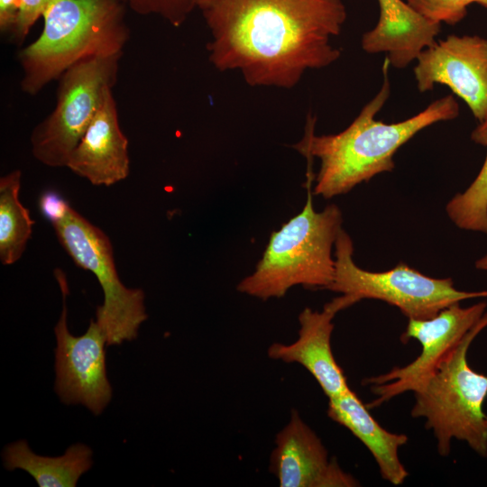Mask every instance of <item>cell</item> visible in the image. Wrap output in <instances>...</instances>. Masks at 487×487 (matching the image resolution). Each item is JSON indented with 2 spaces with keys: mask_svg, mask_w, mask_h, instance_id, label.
<instances>
[{
  "mask_svg": "<svg viewBox=\"0 0 487 487\" xmlns=\"http://www.w3.org/2000/svg\"><path fill=\"white\" fill-rule=\"evenodd\" d=\"M51 223L60 245L75 264L92 272L102 288L104 302L96 308V322L106 336V345L134 340L139 327L148 318L144 293L121 281L108 236L69 204Z\"/></svg>",
  "mask_w": 487,
  "mask_h": 487,
  "instance_id": "6",
  "label": "cell"
},
{
  "mask_svg": "<svg viewBox=\"0 0 487 487\" xmlns=\"http://www.w3.org/2000/svg\"><path fill=\"white\" fill-rule=\"evenodd\" d=\"M53 0H21V6L12 32L16 43L23 41L40 16H43Z\"/></svg>",
  "mask_w": 487,
  "mask_h": 487,
  "instance_id": "22",
  "label": "cell"
},
{
  "mask_svg": "<svg viewBox=\"0 0 487 487\" xmlns=\"http://www.w3.org/2000/svg\"><path fill=\"white\" fill-rule=\"evenodd\" d=\"M22 172L13 170L0 179V261L16 262L32 237L34 221L20 199Z\"/></svg>",
  "mask_w": 487,
  "mask_h": 487,
  "instance_id": "18",
  "label": "cell"
},
{
  "mask_svg": "<svg viewBox=\"0 0 487 487\" xmlns=\"http://www.w3.org/2000/svg\"><path fill=\"white\" fill-rule=\"evenodd\" d=\"M475 268L487 272V253L475 262Z\"/></svg>",
  "mask_w": 487,
  "mask_h": 487,
  "instance_id": "25",
  "label": "cell"
},
{
  "mask_svg": "<svg viewBox=\"0 0 487 487\" xmlns=\"http://www.w3.org/2000/svg\"><path fill=\"white\" fill-rule=\"evenodd\" d=\"M353 253V241L342 228L335 244V271L328 289L358 301L373 299L387 302L409 319H428L462 300L487 297V290H459L452 279L431 278L405 263L386 271H365L354 263Z\"/></svg>",
  "mask_w": 487,
  "mask_h": 487,
  "instance_id": "7",
  "label": "cell"
},
{
  "mask_svg": "<svg viewBox=\"0 0 487 487\" xmlns=\"http://www.w3.org/2000/svg\"><path fill=\"white\" fill-rule=\"evenodd\" d=\"M327 415L368 448L384 480L393 485L405 482L409 473L400 462L399 450L408 442L406 435L384 429L351 389L328 399Z\"/></svg>",
  "mask_w": 487,
  "mask_h": 487,
  "instance_id": "16",
  "label": "cell"
},
{
  "mask_svg": "<svg viewBox=\"0 0 487 487\" xmlns=\"http://www.w3.org/2000/svg\"><path fill=\"white\" fill-rule=\"evenodd\" d=\"M390 63L385 58L383 82L379 92L342 132L314 133V121L307 122L303 138L292 147L307 160L317 158L318 172L314 194L325 198L345 194L362 182L394 169L396 152L421 130L459 115V105L452 95L440 97L424 110L397 123H384L376 115L391 93Z\"/></svg>",
  "mask_w": 487,
  "mask_h": 487,
  "instance_id": "2",
  "label": "cell"
},
{
  "mask_svg": "<svg viewBox=\"0 0 487 487\" xmlns=\"http://www.w3.org/2000/svg\"><path fill=\"white\" fill-rule=\"evenodd\" d=\"M21 6V0H0V29L13 32Z\"/></svg>",
  "mask_w": 487,
  "mask_h": 487,
  "instance_id": "24",
  "label": "cell"
},
{
  "mask_svg": "<svg viewBox=\"0 0 487 487\" xmlns=\"http://www.w3.org/2000/svg\"><path fill=\"white\" fill-rule=\"evenodd\" d=\"M357 302L355 298L341 294L325 304L321 311L304 308L299 316V329L296 341L289 345H271L268 356L302 365L328 399L349 391L346 377L332 352L331 335L335 316Z\"/></svg>",
  "mask_w": 487,
  "mask_h": 487,
  "instance_id": "13",
  "label": "cell"
},
{
  "mask_svg": "<svg viewBox=\"0 0 487 487\" xmlns=\"http://www.w3.org/2000/svg\"><path fill=\"white\" fill-rule=\"evenodd\" d=\"M416 60L414 76L419 92L445 85L478 122L487 115V39L448 35L423 50Z\"/></svg>",
  "mask_w": 487,
  "mask_h": 487,
  "instance_id": "11",
  "label": "cell"
},
{
  "mask_svg": "<svg viewBox=\"0 0 487 487\" xmlns=\"http://www.w3.org/2000/svg\"><path fill=\"white\" fill-rule=\"evenodd\" d=\"M308 167V196L301 212L271 234L267 246L253 272L244 278L236 289L267 300L285 296L292 287L328 289L335 271L332 256L343 216L340 208L330 204L317 212L313 207Z\"/></svg>",
  "mask_w": 487,
  "mask_h": 487,
  "instance_id": "4",
  "label": "cell"
},
{
  "mask_svg": "<svg viewBox=\"0 0 487 487\" xmlns=\"http://www.w3.org/2000/svg\"><path fill=\"white\" fill-rule=\"evenodd\" d=\"M486 302L470 307L459 303L441 310L428 319H409L400 336L406 343L415 339L421 345V353L409 364L394 367L384 374L367 378L363 383L370 384L376 398L367 405L373 409L407 391L419 390L466 335L482 319Z\"/></svg>",
  "mask_w": 487,
  "mask_h": 487,
  "instance_id": "9",
  "label": "cell"
},
{
  "mask_svg": "<svg viewBox=\"0 0 487 487\" xmlns=\"http://www.w3.org/2000/svg\"><path fill=\"white\" fill-rule=\"evenodd\" d=\"M54 275L63 301L62 311L54 328L57 340L54 390L64 404H81L94 415H99L113 394L106 374V336L94 319L90 320L84 335L74 336L70 334L67 325L68 283L62 271L56 269Z\"/></svg>",
  "mask_w": 487,
  "mask_h": 487,
  "instance_id": "10",
  "label": "cell"
},
{
  "mask_svg": "<svg viewBox=\"0 0 487 487\" xmlns=\"http://www.w3.org/2000/svg\"><path fill=\"white\" fill-rule=\"evenodd\" d=\"M421 17L436 23L455 25L467 14L472 0H405Z\"/></svg>",
  "mask_w": 487,
  "mask_h": 487,
  "instance_id": "21",
  "label": "cell"
},
{
  "mask_svg": "<svg viewBox=\"0 0 487 487\" xmlns=\"http://www.w3.org/2000/svg\"><path fill=\"white\" fill-rule=\"evenodd\" d=\"M112 88L106 90L100 107L67 164L95 186H112L130 172L128 139L119 125Z\"/></svg>",
  "mask_w": 487,
  "mask_h": 487,
  "instance_id": "14",
  "label": "cell"
},
{
  "mask_svg": "<svg viewBox=\"0 0 487 487\" xmlns=\"http://www.w3.org/2000/svg\"><path fill=\"white\" fill-rule=\"evenodd\" d=\"M122 54L84 60L59 78L53 111L31 133L33 157L49 167H67L102 103L115 85Z\"/></svg>",
  "mask_w": 487,
  "mask_h": 487,
  "instance_id": "8",
  "label": "cell"
},
{
  "mask_svg": "<svg viewBox=\"0 0 487 487\" xmlns=\"http://www.w3.org/2000/svg\"><path fill=\"white\" fill-rule=\"evenodd\" d=\"M471 139L487 149V115L472 132ZM446 210L457 227L487 234V152L473 181L447 203Z\"/></svg>",
  "mask_w": 487,
  "mask_h": 487,
  "instance_id": "19",
  "label": "cell"
},
{
  "mask_svg": "<svg viewBox=\"0 0 487 487\" xmlns=\"http://www.w3.org/2000/svg\"><path fill=\"white\" fill-rule=\"evenodd\" d=\"M487 326V313L462 340L428 381L414 392L413 418L426 419L437 452L448 455L451 441H464L481 456H487V376L473 371L467 362L468 349Z\"/></svg>",
  "mask_w": 487,
  "mask_h": 487,
  "instance_id": "5",
  "label": "cell"
},
{
  "mask_svg": "<svg viewBox=\"0 0 487 487\" xmlns=\"http://www.w3.org/2000/svg\"><path fill=\"white\" fill-rule=\"evenodd\" d=\"M473 4H478L485 8H487V0H472Z\"/></svg>",
  "mask_w": 487,
  "mask_h": 487,
  "instance_id": "26",
  "label": "cell"
},
{
  "mask_svg": "<svg viewBox=\"0 0 487 487\" xmlns=\"http://www.w3.org/2000/svg\"><path fill=\"white\" fill-rule=\"evenodd\" d=\"M138 14L157 15L175 27L197 9L198 0H119Z\"/></svg>",
  "mask_w": 487,
  "mask_h": 487,
  "instance_id": "20",
  "label": "cell"
},
{
  "mask_svg": "<svg viewBox=\"0 0 487 487\" xmlns=\"http://www.w3.org/2000/svg\"><path fill=\"white\" fill-rule=\"evenodd\" d=\"M379 19L361 39L369 54L383 53L391 66L404 69L436 42L441 24L430 22L403 0H377Z\"/></svg>",
  "mask_w": 487,
  "mask_h": 487,
  "instance_id": "15",
  "label": "cell"
},
{
  "mask_svg": "<svg viewBox=\"0 0 487 487\" xmlns=\"http://www.w3.org/2000/svg\"><path fill=\"white\" fill-rule=\"evenodd\" d=\"M208 60L251 87L290 89L308 69L341 56L331 43L347 17L343 0H198Z\"/></svg>",
  "mask_w": 487,
  "mask_h": 487,
  "instance_id": "1",
  "label": "cell"
},
{
  "mask_svg": "<svg viewBox=\"0 0 487 487\" xmlns=\"http://www.w3.org/2000/svg\"><path fill=\"white\" fill-rule=\"evenodd\" d=\"M68 205L69 203L54 191H46L39 198L40 211L50 222L60 216Z\"/></svg>",
  "mask_w": 487,
  "mask_h": 487,
  "instance_id": "23",
  "label": "cell"
},
{
  "mask_svg": "<svg viewBox=\"0 0 487 487\" xmlns=\"http://www.w3.org/2000/svg\"><path fill=\"white\" fill-rule=\"evenodd\" d=\"M91 448L83 444L70 446L63 455L50 457L33 453L25 440L9 444L3 452L4 466L22 469L39 487H75L93 464Z\"/></svg>",
  "mask_w": 487,
  "mask_h": 487,
  "instance_id": "17",
  "label": "cell"
},
{
  "mask_svg": "<svg viewBox=\"0 0 487 487\" xmlns=\"http://www.w3.org/2000/svg\"><path fill=\"white\" fill-rule=\"evenodd\" d=\"M124 6L119 0H53L41 35L19 52L22 90L36 95L84 60L123 54L129 39Z\"/></svg>",
  "mask_w": 487,
  "mask_h": 487,
  "instance_id": "3",
  "label": "cell"
},
{
  "mask_svg": "<svg viewBox=\"0 0 487 487\" xmlns=\"http://www.w3.org/2000/svg\"><path fill=\"white\" fill-rule=\"evenodd\" d=\"M269 469L281 487H354L358 481L345 472L317 435L292 410L276 435Z\"/></svg>",
  "mask_w": 487,
  "mask_h": 487,
  "instance_id": "12",
  "label": "cell"
}]
</instances>
